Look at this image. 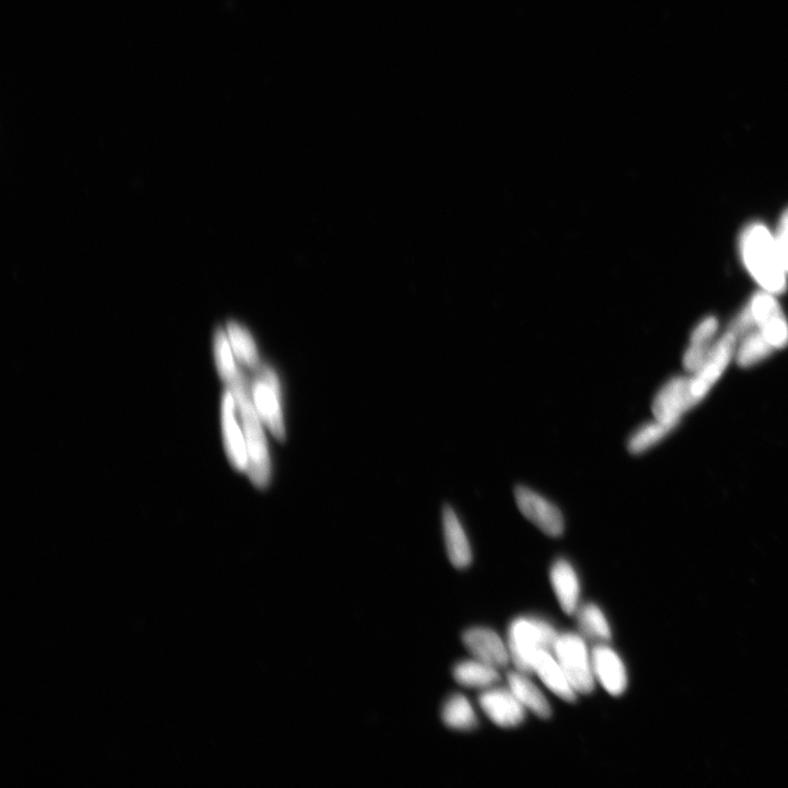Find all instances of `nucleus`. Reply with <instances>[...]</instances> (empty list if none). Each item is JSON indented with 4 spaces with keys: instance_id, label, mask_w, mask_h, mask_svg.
I'll return each mask as SVG.
<instances>
[{
    "instance_id": "3",
    "label": "nucleus",
    "mask_w": 788,
    "mask_h": 788,
    "mask_svg": "<svg viewBox=\"0 0 788 788\" xmlns=\"http://www.w3.org/2000/svg\"><path fill=\"white\" fill-rule=\"evenodd\" d=\"M559 633L539 618L520 617L508 629V651L518 671L533 674V663L541 651L553 653Z\"/></svg>"
},
{
    "instance_id": "21",
    "label": "nucleus",
    "mask_w": 788,
    "mask_h": 788,
    "mask_svg": "<svg viewBox=\"0 0 788 788\" xmlns=\"http://www.w3.org/2000/svg\"><path fill=\"white\" fill-rule=\"evenodd\" d=\"M743 338V341L737 346L735 354L737 364L740 367L755 366L767 359L775 351L758 329L752 330Z\"/></svg>"
},
{
    "instance_id": "15",
    "label": "nucleus",
    "mask_w": 788,
    "mask_h": 788,
    "mask_svg": "<svg viewBox=\"0 0 788 788\" xmlns=\"http://www.w3.org/2000/svg\"><path fill=\"white\" fill-rule=\"evenodd\" d=\"M444 535L451 564L463 570L472 562L470 542L456 513L449 506L443 512Z\"/></svg>"
},
{
    "instance_id": "6",
    "label": "nucleus",
    "mask_w": 788,
    "mask_h": 788,
    "mask_svg": "<svg viewBox=\"0 0 788 788\" xmlns=\"http://www.w3.org/2000/svg\"><path fill=\"white\" fill-rule=\"evenodd\" d=\"M737 340V335L734 332L730 330L726 332L720 340L713 344L703 365L689 378L695 404L700 403L708 396L718 379L726 372L729 363L735 357Z\"/></svg>"
},
{
    "instance_id": "24",
    "label": "nucleus",
    "mask_w": 788,
    "mask_h": 788,
    "mask_svg": "<svg viewBox=\"0 0 788 788\" xmlns=\"http://www.w3.org/2000/svg\"><path fill=\"white\" fill-rule=\"evenodd\" d=\"M715 343V342H714ZM712 345H702L690 343L685 355H683V366L687 372L693 374L703 365L706 357L709 356Z\"/></svg>"
},
{
    "instance_id": "25",
    "label": "nucleus",
    "mask_w": 788,
    "mask_h": 788,
    "mask_svg": "<svg viewBox=\"0 0 788 788\" xmlns=\"http://www.w3.org/2000/svg\"><path fill=\"white\" fill-rule=\"evenodd\" d=\"M718 331V321L715 317H706L691 334L690 343L712 345Z\"/></svg>"
},
{
    "instance_id": "4",
    "label": "nucleus",
    "mask_w": 788,
    "mask_h": 788,
    "mask_svg": "<svg viewBox=\"0 0 788 788\" xmlns=\"http://www.w3.org/2000/svg\"><path fill=\"white\" fill-rule=\"evenodd\" d=\"M553 655L558 659L565 675L578 694H590L595 690L596 678L593 660L581 635L564 633L556 641Z\"/></svg>"
},
{
    "instance_id": "2",
    "label": "nucleus",
    "mask_w": 788,
    "mask_h": 788,
    "mask_svg": "<svg viewBox=\"0 0 788 788\" xmlns=\"http://www.w3.org/2000/svg\"><path fill=\"white\" fill-rule=\"evenodd\" d=\"M225 384L235 398L246 437L249 459L247 473L257 488L265 489L270 483L271 460L263 422L254 407L250 382L245 373L239 369V372Z\"/></svg>"
},
{
    "instance_id": "5",
    "label": "nucleus",
    "mask_w": 788,
    "mask_h": 788,
    "mask_svg": "<svg viewBox=\"0 0 788 788\" xmlns=\"http://www.w3.org/2000/svg\"><path fill=\"white\" fill-rule=\"evenodd\" d=\"M254 373L256 379L251 384L254 407L278 442H284L286 433L280 380L274 370L268 366L261 365Z\"/></svg>"
},
{
    "instance_id": "9",
    "label": "nucleus",
    "mask_w": 788,
    "mask_h": 788,
    "mask_svg": "<svg viewBox=\"0 0 788 788\" xmlns=\"http://www.w3.org/2000/svg\"><path fill=\"white\" fill-rule=\"evenodd\" d=\"M479 704L498 727L515 728L526 720V709L511 689L490 688L480 694Z\"/></svg>"
},
{
    "instance_id": "12",
    "label": "nucleus",
    "mask_w": 788,
    "mask_h": 788,
    "mask_svg": "<svg viewBox=\"0 0 788 788\" xmlns=\"http://www.w3.org/2000/svg\"><path fill=\"white\" fill-rule=\"evenodd\" d=\"M236 410L237 405L233 393L227 388L222 401L225 447L231 465L241 472H247L249 462L247 442L243 428L238 422Z\"/></svg>"
},
{
    "instance_id": "23",
    "label": "nucleus",
    "mask_w": 788,
    "mask_h": 788,
    "mask_svg": "<svg viewBox=\"0 0 788 788\" xmlns=\"http://www.w3.org/2000/svg\"><path fill=\"white\" fill-rule=\"evenodd\" d=\"M215 361L220 378L225 382L239 372L236 356L228 339L227 332L223 329L216 331L214 340Z\"/></svg>"
},
{
    "instance_id": "16",
    "label": "nucleus",
    "mask_w": 788,
    "mask_h": 788,
    "mask_svg": "<svg viewBox=\"0 0 788 788\" xmlns=\"http://www.w3.org/2000/svg\"><path fill=\"white\" fill-rule=\"evenodd\" d=\"M507 682L508 688L526 710L536 714L542 720H548L551 717L552 709L546 695L528 678V675L518 670L509 672Z\"/></svg>"
},
{
    "instance_id": "13",
    "label": "nucleus",
    "mask_w": 788,
    "mask_h": 788,
    "mask_svg": "<svg viewBox=\"0 0 788 788\" xmlns=\"http://www.w3.org/2000/svg\"><path fill=\"white\" fill-rule=\"evenodd\" d=\"M533 674H536L556 697L567 703L577 701V692L553 653L548 651L538 653L533 663Z\"/></svg>"
},
{
    "instance_id": "18",
    "label": "nucleus",
    "mask_w": 788,
    "mask_h": 788,
    "mask_svg": "<svg viewBox=\"0 0 788 788\" xmlns=\"http://www.w3.org/2000/svg\"><path fill=\"white\" fill-rule=\"evenodd\" d=\"M226 332L231 349H233L238 361L253 370V372H257L261 367L259 353L257 345L254 343L248 330L242 328L236 322H229Z\"/></svg>"
},
{
    "instance_id": "1",
    "label": "nucleus",
    "mask_w": 788,
    "mask_h": 788,
    "mask_svg": "<svg viewBox=\"0 0 788 788\" xmlns=\"http://www.w3.org/2000/svg\"><path fill=\"white\" fill-rule=\"evenodd\" d=\"M739 252L745 268L763 291L773 295L786 291L788 274L774 234L766 225H748L740 235Z\"/></svg>"
},
{
    "instance_id": "7",
    "label": "nucleus",
    "mask_w": 788,
    "mask_h": 788,
    "mask_svg": "<svg viewBox=\"0 0 788 788\" xmlns=\"http://www.w3.org/2000/svg\"><path fill=\"white\" fill-rule=\"evenodd\" d=\"M519 511L531 523L550 537H560L564 532V517L558 507L526 486L515 491Z\"/></svg>"
},
{
    "instance_id": "19",
    "label": "nucleus",
    "mask_w": 788,
    "mask_h": 788,
    "mask_svg": "<svg viewBox=\"0 0 788 788\" xmlns=\"http://www.w3.org/2000/svg\"><path fill=\"white\" fill-rule=\"evenodd\" d=\"M442 718L444 724L451 729L467 732L478 726V716L471 703L461 694L453 695L445 703Z\"/></svg>"
},
{
    "instance_id": "26",
    "label": "nucleus",
    "mask_w": 788,
    "mask_h": 788,
    "mask_svg": "<svg viewBox=\"0 0 788 788\" xmlns=\"http://www.w3.org/2000/svg\"><path fill=\"white\" fill-rule=\"evenodd\" d=\"M776 245H778L784 268L788 274V208L781 216L778 229L774 234Z\"/></svg>"
},
{
    "instance_id": "17",
    "label": "nucleus",
    "mask_w": 788,
    "mask_h": 788,
    "mask_svg": "<svg viewBox=\"0 0 788 788\" xmlns=\"http://www.w3.org/2000/svg\"><path fill=\"white\" fill-rule=\"evenodd\" d=\"M453 675L460 686L471 689H490L501 680L498 669L486 665L478 659L466 660V662L457 664Z\"/></svg>"
},
{
    "instance_id": "22",
    "label": "nucleus",
    "mask_w": 788,
    "mask_h": 788,
    "mask_svg": "<svg viewBox=\"0 0 788 788\" xmlns=\"http://www.w3.org/2000/svg\"><path fill=\"white\" fill-rule=\"evenodd\" d=\"M672 430H674V427L657 420L641 426L629 439L628 448L630 453L634 455L645 453L648 449L662 442Z\"/></svg>"
},
{
    "instance_id": "8",
    "label": "nucleus",
    "mask_w": 788,
    "mask_h": 788,
    "mask_svg": "<svg viewBox=\"0 0 788 788\" xmlns=\"http://www.w3.org/2000/svg\"><path fill=\"white\" fill-rule=\"evenodd\" d=\"M695 404L687 377L670 379L660 389L653 401L655 420L676 428L683 414L691 410Z\"/></svg>"
},
{
    "instance_id": "10",
    "label": "nucleus",
    "mask_w": 788,
    "mask_h": 788,
    "mask_svg": "<svg viewBox=\"0 0 788 788\" xmlns=\"http://www.w3.org/2000/svg\"><path fill=\"white\" fill-rule=\"evenodd\" d=\"M462 642L474 659L486 665L503 669L511 662L508 647L500 635L491 629H469L463 633Z\"/></svg>"
},
{
    "instance_id": "11",
    "label": "nucleus",
    "mask_w": 788,
    "mask_h": 788,
    "mask_svg": "<svg viewBox=\"0 0 788 788\" xmlns=\"http://www.w3.org/2000/svg\"><path fill=\"white\" fill-rule=\"evenodd\" d=\"M596 680L612 697H620L628 687L627 669L621 657L605 643L591 651Z\"/></svg>"
},
{
    "instance_id": "14",
    "label": "nucleus",
    "mask_w": 788,
    "mask_h": 788,
    "mask_svg": "<svg viewBox=\"0 0 788 788\" xmlns=\"http://www.w3.org/2000/svg\"><path fill=\"white\" fill-rule=\"evenodd\" d=\"M550 579L561 608L569 616H574L581 598V584L574 567L566 560L556 561L552 566Z\"/></svg>"
},
{
    "instance_id": "20",
    "label": "nucleus",
    "mask_w": 788,
    "mask_h": 788,
    "mask_svg": "<svg viewBox=\"0 0 788 788\" xmlns=\"http://www.w3.org/2000/svg\"><path fill=\"white\" fill-rule=\"evenodd\" d=\"M579 629L588 639L599 644L611 640V628L605 613L595 604H586L576 612Z\"/></svg>"
}]
</instances>
